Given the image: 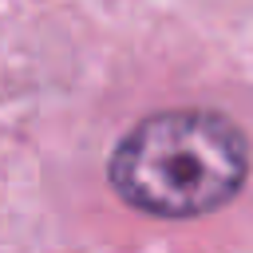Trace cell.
Returning <instances> with one entry per match:
<instances>
[{"instance_id": "obj_1", "label": "cell", "mask_w": 253, "mask_h": 253, "mask_svg": "<svg viewBox=\"0 0 253 253\" xmlns=\"http://www.w3.org/2000/svg\"><path fill=\"white\" fill-rule=\"evenodd\" d=\"M249 174L245 134L217 111H158L111 154L119 198L154 217H198L225 206Z\"/></svg>"}]
</instances>
